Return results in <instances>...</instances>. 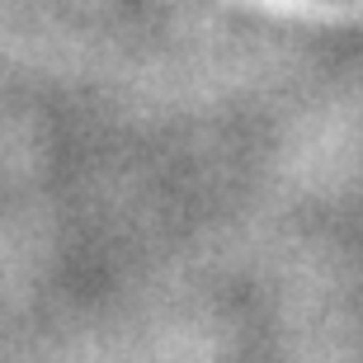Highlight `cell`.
Wrapping results in <instances>:
<instances>
[]
</instances>
